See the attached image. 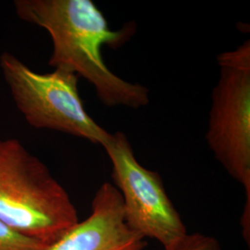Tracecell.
Segmentation results:
<instances>
[{"label":"cell","instance_id":"cell-1","mask_svg":"<svg viewBox=\"0 0 250 250\" xmlns=\"http://www.w3.org/2000/svg\"><path fill=\"white\" fill-rule=\"evenodd\" d=\"M19 18L44 28L52 40L48 65L88 81L108 107L137 109L149 104V91L124 80L107 68L102 47L117 48L134 35L135 27L113 31L92 0H16Z\"/></svg>","mask_w":250,"mask_h":250},{"label":"cell","instance_id":"cell-2","mask_svg":"<svg viewBox=\"0 0 250 250\" xmlns=\"http://www.w3.org/2000/svg\"><path fill=\"white\" fill-rule=\"evenodd\" d=\"M80 219L45 163L16 138L0 139V223L50 247Z\"/></svg>","mask_w":250,"mask_h":250},{"label":"cell","instance_id":"cell-3","mask_svg":"<svg viewBox=\"0 0 250 250\" xmlns=\"http://www.w3.org/2000/svg\"><path fill=\"white\" fill-rule=\"evenodd\" d=\"M0 68L12 99L31 126L62 132L101 146L108 140L111 134L84 107L76 74L57 69L40 73L9 52L0 55Z\"/></svg>","mask_w":250,"mask_h":250},{"label":"cell","instance_id":"cell-4","mask_svg":"<svg viewBox=\"0 0 250 250\" xmlns=\"http://www.w3.org/2000/svg\"><path fill=\"white\" fill-rule=\"evenodd\" d=\"M220 78L211 96L206 140L229 175L245 189L250 216V41L217 56Z\"/></svg>","mask_w":250,"mask_h":250},{"label":"cell","instance_id":"cell-5","mask_svg":"<svg viewBox=\"0 0 250 250\" xmlns=\"http://www.w3.org/2000/svg\"><path fill=\"white\" fill-rule=\"evenodd\" d=\"M103 148L111 162L112 185L123 198L128 226L163 248L187 234L188 228L168 196L161 175L139 163L128 137L123 132L111 134Z\"/></svg>","mask_w":250,"mask_h":250},{"label":"cell","instance_id":"cell-6","mask_svg":"<svg viewBox=\"0 0 250 250\" xmlns=\"http://www.w3.org/2000/svg\"><path fill=\"white\" fill-rule=\"evenodd\" d=\"M146 239L126 224L124 202L111 183H103L91 204L89 216L48 250H145Z\"/></svg>","mask_w":250,"mask_h":250},{"label":"cell","instance_id":"cell-7","mask_svg":"<svg viewBox=\"0 0 250 250\" xmlns=\"http://www.w3.org/2000/svg\"><path fill=\"white\" fill-rule=\"evenodd\" d=\"M41 242L24 236L0 223V250H48Z\"/></svg>","mask_w":250,"mask_h":250},{"label":"cell","instance_id":"cell-8","mask_svg":"<svg viewBox=\"0 0 250 250\" xmlns=\"http://www.w3.org/2000/svg\"><path fill=\"white\" fill-rule=\"evenodd\" d=\"M163 250H222V247L214 236L201 232L187 233Z\"/></svg>","mask_w":250,"mask_h":250}]
</instances>
